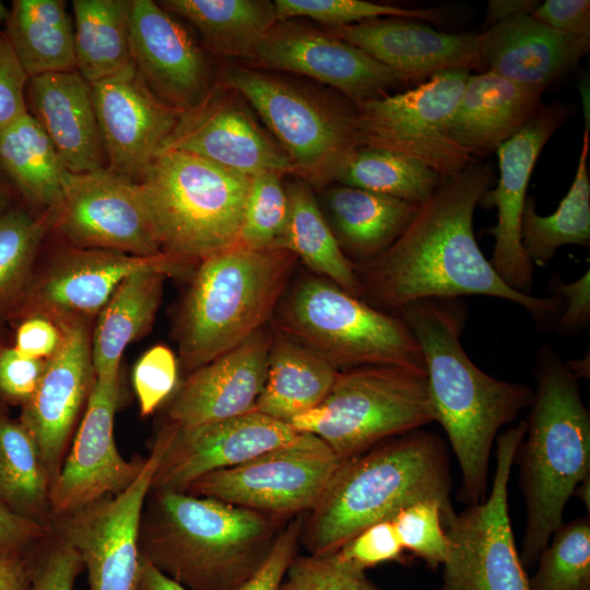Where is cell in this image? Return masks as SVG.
<instances>
[{
  "label": "cell",
  "mask_w": 590,
  "mask_h": 590,
  "mask_svg": "<svg viewBox=\"0 0 590 590\" xmlns=\"http://www.w3.org/2000/svg\"><path fill=\"white\" fill-rule=\"evenodd\" d=\"M493 167L474 161L442 179L397 240L371 261L355 266L359 298L400 310L427 299L484 295L524 308L541 326L557 320L563 302L509 287L480 249L473 216L493 180Z\"/></svg>",
  "instance_id": "cell-1"
},
{
  "label": "cell",
  "mask_w": 590,
  "mask_h": 590,
  "mask_svg": "<svg viewBox=\"0 0 590 590\" xmlns=\"http://www.w3.org/2000/svg\"><path fill=\"white\" fill-rule=\"evenodd\" d=\"M420 344L434 422L444 428L461 471L458 498L483 502L491 450L498 430L532 403L527 384L496 379L480 369L461 342L465 311L453 299H427L399 310Z\"/></svg>",
  "instance_id": "cell-2"
},
{
  "label": "cell",
  "mask_w": 590,
  "mask_h": 590,
  "mask_svg": "<svg viewBox=\"0 0 590 590\" xmlns=\"http://www.w3.org/2000/svg\"><path fill=\"white\" fill-rule=\"evenodd\" d=\"M142 556L190 590H235L264 563L284 520L219 499L151 489Z\"/></svg>",
  "instance_id": "cell-3"
},
{
  "label": "cell",
  "mask_w": 590,
  "mask_h": 590,
  "mask_svg": "<svg viewBox=\"0 0 590 590\" xmlns=\"http://www.w3.org/2000/svg\"><path fill=\"white\" fill-rule=\"evenodd\" d=\"M450 488L448 449L439 435L420 428L397 436L342 461L304 518L300 543L309 554L334 553L366 527L423 499L438 500L445 518L455 511Z\"/></svg>",
  "instance_id": "cell-4"
},
{
  "label": "cell",
  "mask_w": 590,
  "mask_h": 590,
  "mask_svg": "<svg viewBox=\"0 0 590 590\" xmlns=\"http://www.w3.org/2000/svg\"><path fill=\"white\" fill-rule=\"evenodd\" d=\"M536 388L514 458L524 499L520 559L536 565L575 488L590 477V411L578 379L548 345L536 353Z\"/></svg>",
  "instance_id": "cell-5"
},
{
  "label": "cell",
  "mask_w": 590,
  "mask_h": 590,
  "mask_svg": "<svg viewBox=\"0 0 590 590\" xmlns=\"http://www.w3.org/2000/svg\"><path fill=\"white\" fill-rule=\"evenodd\" d=\"M297 260L286 249L239 245L201 260L178 321L185 369L196 370L264 328Z\"/></svg>",
  "instance_id": "cell-6"
},
{
  "label": "cell",
  "mask_w": 590,
  "mask_h": 590,
  "mask_svg": "<svg viewBox=\"0 0 590 590\" xmlns=\"http://www.w3.org/2000/svg\"><path fill=\"white\" fill-rule=\"evenodd\" d=\"M139 184L164 253L192 263L238 245L250 176L166 151Z\"/></svg>",
  "instance_id": "cell-7"
},
{
  "label": "cell",
  "mask_w": 590,
  "mask_h": 590,
  "mask_svg": "<svg viewBox=\"0 0 590 590\" xmlns=\"http://www.w3.org/2000/svg\"><path fill=\"white\" fill-rule=\"evenodd\" d=\"M217 82L236 91L288 157L294 176L327 187L361 148L354 104L272 71L227 63Z\"/></svg>",
  "instance_id": "cell-8"
},
{
  "label": "cell",
  "mask_w": 590,
  "mask_h": 590,
  "mask_svg": "<svg viewBox=\"0 0 590 590\" xmlns=\"http://www.w3.org/2000/svg\"><path fill=\"white\" fill-rule=\"evenodd\" d=\"M275 312L276 331L339 371L377 365L425 369L420 344L400 316L370 306L324 278L298 280Z\"/></svg>",
  "instance_id": "cell-9"
},
{
  "label": "cell",
  "mask_w": 590,
  "mask_h": 590,
  "mask_svg": "<svg viewBox=\"0 0 590 590\" xmlns=\"http://www.w3.org/2000/svg\"><path fill=\"white\" fill-rule=\"evenodd\" d=\"M432 422L426 370L377 365L340 370L326 399L288 424L344 461Z\"/></svg>",
  "instance_id": "cell-10"
},
{
  "label": "cell",
  "mask_w": 590,
  "mask_h": 590,
  "mask_svg": "<svg viewBox=\"0 0 590 590\" xmlns=\"http://www.w3.org/2000/svg\"><path fill=\"white\" fill-rule=\"evenodd\" d=\"M524 433L522 420L496 438V468L485 499L442 518L449 553L440 590H530L508 505L514 458Z\"/></svg>",
  "instance_id": "cell-11"
},
{
  "label": "cell",
  "mask_w": 590,
  "mask_h": 590,
  "mask_svg": "<svg viewBox=\"0 0 590 590\" xmlns=\"http://www.w3.org/2000/svg\"><path fill=\"white\" fill-rule=\"evenodd\" d=\"M470 71L450 69L413 88L354 104L361 148L410 156L444 178L475 161L449 135L448 127Z\"/></svg>",
  "instance_id": "cell-12"
},
{
  "label": "cell",
  "mask_w": 590,
  "mask_h": 590,
  "mask_svg": "<svg viewBox=\"0 0 590 590\" xmlns=\"http://www.w3.org/2000/svg\"><path fill=\"white\" fill-rule=\"evenodd\" d=\"M341 463L320 438L299 433L286 445L199 477L186 492L287 521L316 506Z\"/></svg>",
  "instance_id": "cell-13"
},
{
  "label": "cell",
  "mask_w": 590,
  "mask_h": 590,
  "mask_svg": "<svg viewBox=\"0 0 590 590\" xmlns=\"http://www.w3.org/2000/svg\"><path fill=\"white\" fill-rule=\"evenodd\" d=\"M169 439L167 425L125 489L56 518L58 538L79 554L90 590L138 589L143 564L139 542L142 515Z\"/></svg>",
  "instance_id": "cell-14"
},
{
  "label": "cell",
  "mask_w": 590,
  "mask_h": 590,
  "mask_svg": "<svg viewBox=\"0 0 590 590\" xmlns=\"http://www.w3.org/2000/svg\"><path fill=\"white\" fill-rule=\"evenodd\" d=\"M54 226L75 248L138 257L163 253L140 184L106 168L66 173Z\"/></svg>",
  "instance_id": "cell-15"
},
{
  "label": "cell",
  "mask_w": 590,
  "mask_h": 590,
  "mask_svg": "<svg viewBox=\"0 0 590 590\" xmlns=\"http://www.w3.org/2000/svg\"><path fill=\"white\" fill-rule=\"evenodd\" d=\"M166 151L190 153L248 176L266 170L294 175L245 98L217 81L201 103L180 114L160 154Z\"/></svg>",
  "instance_id": "cell-16"
},
{
  "label": "cell",
  "mask_w": 590,
  "mask_h": 590,
  "mask_svg": "<svg viewBox=\"0 0 590 590\" xmlns=\"http://www.w3.org/2000/svg\"><path fill=\"white\" fill-rule=\"evenodd\" d=\"M251 61L256 68L327 84L353 104L386 95L410 81L324 30L295 20L276 21L257 45Z\"/></svg>",
  "instance_id": "cell-17"
},
{
  "label": "cell",
  "mask_w": 590,
  "mask_h": 590,
  "mask_svg": "<svg viewBox=\"0 0 590 590\" xmlns=\"http://www.w3.org/2000/svg\"><path fill=\"white\" fill-rule=\"evenodd\" d=\"M119 375L94 377L72 448L50 484L49 514L60 518L118 494L138 475L142 461H127L114 438Z\"/></svg>",
  "instance_id": "cell-18"
},
{
  "label": "cell",
  "mask_w": 590,
  "mask_h": 590,
  "mask_svg": "<svg viewBox=\"0 0 590 590\" xmlns=\"http://www.w3.org/2000/svg\"><path fill=\"white\" fill-rule=\"evenodd\" d=\"M106 169L140 182L181 111L158 99L131 67L91 84Z\"/></svg>",
  "instance_id": "cell-19"
},
{
  "label": "cell",
  "mask_w": 590,
  "mask_h": 590,
  "mask_svg": "<svg viewBox=\"0 0 590 590\" xmlns=\"http://www.w3.org/2000/svg\"><path fill=\"white\" fill-rule=\"evenodd\" d=\"M568 110L554 104L539 113L497 150L499 179L480 203L496 208L497 222L488 229L495 244L489 262L512 290L531 294L534 267L521 245V217L526 192L536 160L545 143L563 125Z\"/></svg>",
  "instance_id": "cell-20"
},
{
  "label": "cell",
  "mask_w": 590,
  "mask_h": 590,
  "mask_svg": "<svg viewBox=\"0 0 590 590\" xmlns=\"http://www.w3.org/2000/svg\"><path fill=\"white\" fill-rule=\"evenodd\" d=\"M129 40L135 70L163 103L186 111L214 84L205 49L179 19L152 0H131Z\"/></svg>",
  "instance_id": "cell-21"
},
{
  "label": "cell",
  "mask_w": 590,
  "mask_h": 590,
  "mask_svg": "<svg viewBox=\"0 0 590 590\" xmlns=\"http://www.w3.org/2000/svg\"><path fill=\"white\" fill-rule=\"evenodd\" d=\"M170 426V439L151 489L186 492L199 477L239 465L292 441L299 432L257 411L190 427Z\"/></svg>",
  "instance_id": "cell-22"
},
{
  "label": "cell",
  "mask_w": 590,
  "mask_h": 590,
  "mask_svg": "<svg viewBox=\"0 0 590 590\" xmlns=\"http://www.w3.org/2000/svg\"><path fill=\"white\" fill-rule=\"evenodd\" d=\"M56 322L62 333L60 346L47 359L36 391L25 402L21 422L34 439L51 482L94 380L91 341L85 327L79 319Z\"/></svg>",
  "instance_id": "cell-23"
},
{
  "label": "cell",
  "mask_w": 590,
  "mask_h": 590,
  "mask_svg": "<svg viewBox=\"0 0 590 590\" xmlns=\"http://www.w3.org/2000/svg\"><path fill=\"white\" fill-rule=\"evenodd\" d=\"M273 333L267 327L191 371L167 408L170 424L190 427L255 411Z\"/></svg>",
  "instance_id": "cell-24"
},
{
  "label": "cell",
  "mask_w": 590,
  "mask_h": 590,
  "mask_svg": "<svg viewBox=\"0 0 590 590\" xmlns=\"http://www.w3.org/2000/svg\"><path fill=\"white\" fill-rule=\"evenodd\" d=\"M410 81L450 69H481L479 34L445 33L420 20L379 17L326 28Z\"/></svg>",
  "instance_id": "cell-25"
},
{
  "label": "cell",
  "mask_w": 590,
  "mask_h": 590,
  "mask_svg": "<svg viewBox=\"0 0 590 590\" xmlns=\"http://www.w3.org/2000/svg\"><path fill=\"white\" fill-rule=\"evenodd\" d=\"M190 263L167 253L138 257L72 247L61 252L35 291V303L55 321L79 319L103 309L128 276L141 271L182 272Z\"/></svg>",
  "instance_id": "cell-26"
},
{
  "label": "cell",
  "mask_w": 590,
  "mask_h": 590,
  "mask_svg": "<svg viewBox=\"0 0 590 590\" xmlns=\"http://www.w3.org/2000/svg\"><path fill=\"white\" fill-rule=\"evenodd\" d=\"M27 113L39 123L70 173L106 168L91 84L76 71L30 78Z\"/></svg>",
  "instance_id": "cell-27"
},
{
  "label": "cell",
  "mask_w": 590,
  "mask_h": 590,
  "mask_svg": "<svg viewBox=\"0 0 590 590\" xmlns=\"http://www.w3.org/2000/svg\"><path fill=\"white\" fill-rule=\"evenodd\" d=\"M590 40L566 36L531 14L479 34L483 64L511 82L543 92L589 51Z\"/></svg>",
  "instance_id": "cell-28"
},
{
  "label": "cell",
  "mask_w": 590,
  "mask_h": 590,
  "mask_svg": "<svg viewBox=\"0 0 590 590\" xmlns=\"http://www.w3.org/2000/svg\"><path fill=\"white\" fill-rule=\"evenodd\" d=\"M542 93L488 70L470 73L449 135L472 157L487 156L539 113Z\"/></svg>",
  "instance_id": "cell-29"
},
{
  "label": "cell",
  "mask_w": 590,
  "mask_h": 590,
  "mask_svg": "<svg viewBox=\"0 0 590 590\" xmlns=\"http://www.w3.org/2000/svg\"><path fill=\"white\" fill-rule=\"evenodd\" d=\"M334 235L345 256L367 263L387 250L415 216L420 204L339 185L324 191Z\"/></svg>",
  "instance_id": "cell-30"
},
{
  "label": "cell",
  "mask_w": 590,
  "mask_h": 590,
  "mask_svg": "<svg viewBox=\"0 0 590 590\" xmlns=\"http://www.w3.org/2000/svg\"><path fill=\"white\" fill-rule=\"evenodd\" d=\"M338 373L327 359L276 331L270 345L264 386L255 411L290 423L326 399Z\"/></svg>",
  "instance_id": "cell-31"
},
{
  "label": "cell",
  "mask_w": 590,
  "mask_h": 590,
  "mask_svg": "<svg viewBox=\"0 0 590 590\" xmlns=\"http://www.w3.org/2000/svg\"><path fill=\"white\" fill-rule=\"evenodd\" d=\"M166 276L162 271L134 273L121 282L103 307L91 341L94 377L119 375L123 351L154 321Z\"/></svg>",
  "instance_id": "cell-32"
},
{
  "label": "cell",
  "mask_w": 590,
  "mask_h": 590,
  "mask_svg": "<svg viewBox=\"0 0 590 590\" xmlns=\"http://www.w3.org/2000/svg\"><path fill=\"white\" fill-rule=\"evenodd\" d=\"M165 10L191 24L205 50L251 61L257 45L278 21L269 0H163Z\"/></svg>",
  "instance_id": "cell-33"
},
{
  "label": "cell",
  "mask_w": 590,
  "mask_h": 590,
  "mask_svg": "<svg viewBox=\"0 0 590 590\" xmlns=\"http://www.w3.org/2000/svg\"><path fill=\"white\" fill-rule=\"evenodd\" d=\"M4 33L28 78L75 70L73 23L62 0H14Z\"/></svg>",
  "instance_id": "cell-34"
},
{
  "label": "cell",
  "mask_w": 590,
  "mask_h": 590,
  "mask_svg": "<svg viewBox=\"0 0 590 590\" xmlns=\"http://www.w3.org/2000/svg\"><path fill=\"white\" fill-rule=\"evenodd\" d=\"M288 219L280 248L324 278L359 298L355 264L345 256L309 186L296 178L285 182Z\"/></svg>",
  "instance_id": "cell-35"
},
{
  "label": "cell",
  "mask_w": 590,
  "mask_h": 590,
  "mask_svg": "<svg viewBox=\"0 0 590 590\" xmlns=\"http://www.w3.org/2000/svg\"><path fill=\"white\" fill-rule=\"evenodd\" d=\"M131 0H74L75 70L90 84L133 67L130 40Z\"/></svg>",
  "instance_id": "cell-36"
},
{
  "label": "cell",
  "mask_w": 590,
  "mask_h": 590,
  "mask_svg": "<svg viewBox=\"0 0 590 590\" xmlns=\"http://www.w3.org/2000/svg\"><path fill=\"white\" fill-rule=\"evenodd\" d=\"M0 167L30 201L46 210L60 206L67 170L46 132L28 113L0 133Z\"/></svg>",
  "instance_id": "cell-37"
},
{
  "label": "cell",
  "mask_w": 590,
  "mask_h": 590,
  "mask_svg": "<svg viewBox=\"0 0 590 590\" xmlns=\"http://www.w3.org/2000/svg\"><path fill=\"white\" fill-rule=\"evenodd\" d=\"M589 127L585 128L571 186L555 212L542 216L528 197L521 217V245L533 267H545L564 245H590Z\"/></svg>",
  "instance_id": "cell-38"
},
{
  "label": "cell",
  "mask_w": 590,
  "mask_h": 590,
  "mask_svg": "<svg viewBox=\"0 0 590 590\" xmlns=\"http://www.w3.org/2000/svg\"><path fill=\"white\" fill-rule=\"evenodd\" d=\"M50 484L26 428L0 418V500L17 515L40 522L44 514H49Z\"/></svg>",
  "instance_id": "cell-39"
},
{
  "label": "cell",
  "mask_w": 590,
  "mask_h": 590,
  "mask_svg": "<svg viewBox=\"0 0 590 590\" xmlns=\"http://www.w3.org/2000/svg\"><path fill=\"white\" fill-rule=\"evenodd\" d=\"M442 179L425 164L404 154L378 148H359L342 167L335 181L422 204Z\"/></svg>",
  "instance_id": "cell-40"
},
{
  "label": "cell",
  "mask_w": 590,
  "mask_h": 590,
  "mask_svg": "<svg viewBox=\"0 0 590 590\" xmlns=\"http://www.w3.org/2000/svg\"><path fill=\"white\" fill-rule=\"evenodd\" d=\"M530 590H590V518L562 523L538 558Z\"/></svg>",
  "instance_id": "cell-41"
},
{
  "label": "cell",
  "mask_w": 590,
  "mask_h": 590,
  "mask_svg": "<svg viewBox=\"0 0 590 590\" xmlns=\"http://www.w3.org/2000/svg\"><path fill=\"white\" fill-rule=\"evenodd\" d=\"M284 176L273 170L250 176L239 246L256 250L280 248L290 209Z\"/></svg>",
  "instance_id": "cell-42"
},
{
  "label": "cell",
  "mask_w": 590,
  "mask_h": 590,
  "mask_svg": "<svg viewBox=\"0 0 590 590\" xmlns=\"http://www.w3.org/2000/svg\"><path fill=\"white\" fill-rule=\"evenodd\" d=\"M278 21L309 19L327 28L352 25L379 17H408L436 22L435 9H408L364 0H275Z\"/></svg>",
  "instance_id": "cell-43"
},
{
  "label": "cell",
  "mask_w": 590,
  "mask_h": 590,
  "mask_svg": "<svg viewBox=\"0 0 590 590\" xmlns=\"http://www.w3.org/2000/svg\"><path fill=\"white\" fill-rule=\"evenodd\" d=\"M57 209L33 217L24 211L0 213V297L24 278L46 233L55 225Z\"/></svg>",
  "instance_id": "cell-44"
},
{
  "label": "cell",
  "mask_w": 590,
  "mask_h": 590,
  "mask_svg": "<svg viewBox=\"0 0 590 590\" xmlns=\"http://www.w3.org/2000/svg\"><path fill=\"white\" fill-rule=\"evenodd\" d=\"M444 514L438 500L423 499L400 509L390 519L403 550L420 557L432 569L442 565L449 553Z\"/></svg>",
  "instance_id": "cell-45"
},
{
  "label": "cell",
  "mask_w": 590,
  "mask_h": 590,
  "mask_svg": "<svg viewBox=\"0 0 590 590\" xmlns=\"http://www.w3.org/2000/svg\"><path fill=\"white\" fill-rule=\"evenodd\" d=\"M279 590H379L364 570L346 563L334 552L296 555Z\"/></svg>",
  "instance_id": "cell-46"
},
{
  "label": "cell",
  "mask_w": 590,
  "mask_h": 590,
  "mask_svg": "<svg viewBox=\"0 0 590 590\" xmlns=\"http://www.w3.org/2000/svg\"><path fill=\"white\" fill-rule=\"evenodd\" d=\"M177 378V359L168 347L155 345L139 358L133 368L132 384L141 415L152 414L170 396Z\"/></svg>",
  "instance_id": "cell-47"
},
{
  "label": "cell",
  "mask_w": 590,
  "mask_h": 590,
  "mask_svg": "<svg viewBox=\"0 0 590 590\" xmlns=\"http://www.w3.org/2000/svg\"><path fill=\"white\" fill-rule=\"evenodd\" d=\"M403 547L391 520L373 523L345 542L335 553L355 568L366 571L399 560Z\"/></svg>",
  "instance_id": "cell-48"
},
{
  "label": "cell",
  "mask_w": 590,
  "mask_h": 590,
  "mask_svg": "<svg viewBox=\"0 0 590 590\" xmlns=\"http://www.w3.org/2000/svg\"><path fill=\"white\" fill-rule=\"evenodd\" d=\"M28 560L31 590H73L84 569L79 554L59 538Z\"/></svg>",
  "instance_id": "cell-49"
},
{
  "label": "cell",
  "mask_w": 590,
  "mask_h": 590,
  "mask_svg": "<svg viewBox=\"0 0 590 590\" xmlns=\"http://www.w3.org/2000/svg\"><path fill=\"white\" fill-rule=\"evenodd\" d=\"M304 517L297 516L280 530L261 567L235 590H279L285 573L297 555Z\"/></svg>",
  "instance_id": "cell-50"
},
{
  "label": "cell",
  "mask_w": 590,
  "mask_h": 590,
  "mask_svg": "<svg viewBox=\"0 0 590 590\" xmlns=\"http://www.w3.org/2000/svg\"><path fill=\"white\" fill-rule=\"evenodd\" d=\"M28 79L5 33L0 31V133L27 113Z\"/></svg>",
  "instance_id": "cell-51"
},
{
  "label": "cell",
  "mask_w": 590,
  "mask_h": 590,
  "mask_svg": "<svg viewBox=\"0 0 590 590\" xmlns=\"http://www.w3.org/2000/svg\"><path fill=\"white\" fill-rule=\"evenodd\" d=\"M47 359L26 357L14 347L0 351V391L10 399L27 402L36 391Z\"/></svg>",
  "instance_id": "cell-52"
},
{
  "label": "cell",
  "mask_w": 590,
  "mask_h": 590,
  "mask_svg": "<svg viewBox=\"0 0 590 590\" xmlns=\"http://www.w3.org/2000/svg\"><path fill=\"white\" fill-rule=\"evenodd\" d=\"M531 15L566 36L590 40L589 0H546Z\"/></svg>",
  "instance_id": "cell-53"
},
{
  "label": "cell",
  "mask_w": 590,
  "mask_h": 590,
  "mask_svg": "<svg viewBox=\"0 0 590 590\" xmlns=\"http://www.w3.org/2000/svg\"><path fill=\"white\" fill-rule=\"evenodd\" d=\"M563 302V310L555 322L560 334H573L585 329L590 322V270L578 280L564 283L557 281L555 294Z\"/></svg>",
  "instance_id": "cell-54"
},
{
  "label": "cell",
  "mask_w": 590,
  "mask_h": 590,
  "mask_svg": "<svg viewBox=\"0 0 590 590\" xmlns=\"http://www.w3.org/2000/svg\"><path fill=\"white\" fill-rule=\"evenodd\" d=\"M61 339L58 323L47 316L37 315L19 327L14 349L26 357L48 359L59 349Z\"/></svg>",
  "instance_id": "cell-55"
},
{
  "label": "cell",
  "mask_w": 590,
  "mask_h": 590,
  "mask_svg": "<svg viewBox=\"0 0 590 590\" xmlns=\"http://www.w3.org/2000/svg\"><path fill=\"white\" fill-rule=\"evenodd\" d=\"M47 532L45 524L17 515L0 500V547L23 550Z\"/></svg>",
  "instance_id": "cell-56"
},
{
  "label": "cell",
  "mask_w": 590,
  "mask_h": 590,
  "mask_svg": "<svg viewBox=\"0 0 590 590\" xmlns=\"http://www.w3.org/2000/svg\"><path fill=\"white\" fill-rule=\"evenodd\" d=\"M0 590H31L30 560L19 548L0 547Z\"/></svg>",
  "instance_id": "cell-57"
},
{
  "label": "cell",
  "mask_w": 590,
  "mask_h": 590,
  "mask_svg": "<svg viewBox=\"0 0 590 590\" xmlns=\"http://www.w3.org/2000/svg\"><path fill=\"white\" fill-rule=\"evenodd\" d=\"M539 1L532 0H491L485 16L486 30L496 24L522 14H532Z\"/></svg>",
  "instance_id": "cell-58"
},
{
  "label": "cell",
  "mask_w": 590,
  "mask_h": 590,
  "mask_svg": "<svg viewBox=\"0 0 590 590\" xmlns=\"http://www.w3.org/2000/svg\"><path fill=\"white\" fill-rule=\"evenodd\" d=\"M137 590H190L168 577L143 557L142 570Z\"/></svg>",
  "instance_id": "cell-59"
},
{
  "label": "cell",
  "mask_w": 590,
  "mask_h": 590,
  "mask_svg": "<svg viewBox=\"0 0 590 590\" xmlns=\"http://www.w3.org/2000/svg\"><path fill=\"white\" fill-rule=\"evenodd\" d=\"M590 356L589 354L582 356L581 358L573 359L566 363L568 369L571 374L579 380L589 378L590 376Z\"/></svg>",
  "instance_id": "cell-60"
},
{
  "label": "cell",
  "mask_w": 590,
  "mask_h": 590,
  "mask_svg": "<svg viewBox=\"0 0 590 590\" xmlns=\"http://www.w3.org/2000/svg\"><path fill=\"white\" fill-rule=\"evenodd\" d=\"M577 496L587 507V510L589 512L590 509V477L583 480L580 482L577 487L575 488L574 495Z\"/></svg>",
  "instance_id": "cell-61"
},
{
  "label": "cell",
  "mask_w": 590,
  "mask_h": 590,
  "mask_svg": "<svg viewBox=\"0 0 590 590\" xmlns=\"http://www.w3.org/2000/svg\"><path fill=\"white\" fill-rule=\"evenodd\" d=\"M4 173L2 172L0 167V213H2L3 205L7 200V190L4 185Z\"/></svg>",
  "instance_id": "cell-62"
},
{
  "label": "cell",
  "mask_w": 590,
  "mask_h": 590,
  "mask_svg": "<svg viewBox=\"0 0 590 590\" xmlns=\"http://www.w3.org/2000/svg\"><path fill=\"white\" fill-rule=\"evenodd\" d=\"M8 14H9V8L2 1H0V25L4 24L8 17Z\"/></svg>",
  "instance_id": "cell-63"
}]
</instances>
